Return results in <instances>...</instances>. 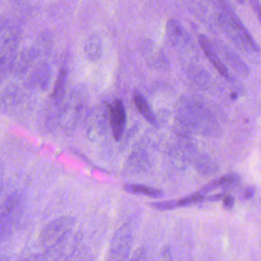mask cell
<instances>
[{
  "label": "cell",
  "instance_id": "5b68a950",
  "mask_svg": "<svg viewBox=\"0 0 261 261\" xmlns=\"http://www.w3.org/2000/svg\"><path fill=\"white\" fill-rule=\"evenodd\" d=\"M133 243V231L130 224H125L115 233L110 242L107 261H127Z\"/></svg>",
  "mask_w": 261,
  "mask_h": 261
},
{
  "label": "cell",
  "instance_id": "f546056e",
  "mask_svg": "<svg viewBox=\"0 0 261 261\" xmlns=\"http://www.w3.org/2000/svg\"><path fill=\"white\" fill-rule=\"evenodd\" d=\"M237 2L239 4L243 5L245 4V0H237Z\"/></svg>",
  "mask_w": 261,
  "mask_h": 261
},
{
  "label": "cell",
  "instance_id": "4fadbf2b",
  "mask_svg": "<svg viewBox=\"0 0 261 261\" xmlns=\"http://www.w3.org/2000/svg\"><path fill=\"white\" fill-rule=\"evenodd\" d=\"M52 78L50 66L46 62H41L35 67L31 76V85L40 90L45 91L49 87Z\"/></svg>",
  "mask_w": 261,
  "mask_h": 261
},
{
  "label": "cell",
  "instance_id": "7a4b0ae2",
  "mask_svg": "<svg viewBox=\"0 0 261 261\" xmlns=\"http://www.w3.org/2000/svg\"><path fill=\"white\" fill-rule=\"evenodd\" d=\"M176 119L192 133L217 135L219 124L214 115L202 102L183 97L177 104Z\"/></svg>",
  "mask_w": 261,
  "mask_h": 261
},
{
  "label": "cell",
  "instance_id": "7c38bea8",
  "mask_svg": "<svg viewBox=\"0 0 261 261\" xmlns=\"http://www.w3.org/2000/svg\"><path fill=\"white\" fill-rule=\"evenodd\" d=\"M199 44L208 61L214 66L218 72L225 79L231 80V75L228 68L215 49L211 40L205 35H201L199 37Z\"/></svg>",
  "mask_w": 261,
  "mask_h": 261
},
{
  "label": "cell",
  "instance_id": "44dd1931",
  "mask_svg": "<svg viewBox=\"0 0 261 261\" xmlns=\"http://www.w3.org/2000/svg\"><path fill=\"white\" fill-rule=\"evenodd\" d=\"M218 181H219V187L224 189H230L234 186H237L240 182L241 177L236 173H231L219 178Z\"/></svg>",
  "mask_w": 261,
  "mask_h": 261
},
{
  "label": "cell",
  "instance_id": "ac0fdd59",
  "mask_svg": "<svg viewBox=\"0 0 261 261\" xmlns=\"http://www.w3.org/2000/svg\"><path fill=\"white\" fill-rule=\"evenodd\" d=\"M124 188L127 193L148 196L154 199H158L164 196V193L162 190H158L154 187H148V186L141 185V184H127L124 185Z\"/></svg>",
  "mask_w": 261,
  "mask_h": 261
},
{
  "label": "cell",
  "instance_id": "8992f818",
  "mask_svg": "<svg viewBox=\"0 0 261 261\" xmlns=\"http://www.w3.org/2000/svg\"><path fill=\"white\" fill-rule=\"evenodd\" d=\"M75 219L70 216H62L48 224L39 236L44 246H53L61 240L73 228Z\"/></svg>",
  "mask_w": 261,
  "mask_h": 261
},
{
  "label": "cell",
  "instance_id": "ffe728a7",
  "mask_svg": "<svg viewBox=\"0 0 261 261\" xmlns=\"http://www.w3.org/2000/svg\"><path fill=\"white\" fill-rule=\"evenodd\" d=\"M52 43V35L50 32H43L37 40L33 47L35 55H40L47 51Z\"/></svg>",
  "mask_w": 261,
  "mask_h": 261
},
{
  "label": "cell",
  "instance_id": "83f0119b",
  "mask_svg": "<svg viewBox=\"0 0 261 261\" xmlns=\"http://www.w3.org/2000/svg\"><path fill=\"white\" fill-rule=\"evenodd\" d=\"M255 194V188L254 187H247L245 191V197L247 199H251Z\"/></svg>",
  "mask_w": 261,
  "mask_h": 261
},
{
  "label": "cell",
  "instance_id": "3957f363",
  "mask_svg": "<svg viewBox=\"0 0 261 261\" xmlns=\"http://www.w3.org/2000/svg\"><path fill=\"white\" fill-rule=\"evenodd\" d=\"M87 103V93L84 87H75L69 96L61 114V122L64 129H75L79 119L84 114Z\"/></svg>",
  "mask_w": 261,
  "mask_h": 261
},
{
  "label": "cell",
  "instance_id": "ba28073f",
  "mask_svg": "<svg viewBox=\"0 0 261 261\" xmlns=\"http://www.w3.org/2000/svg\"><path fill=\"white\" fill-rule=\"evenodd\" d=\"M211 42L222 60L223 59L224 61L229 64L241 76L245 77L249 76V67L243 59L238 55L237 52L234 51L228 44L221 40H214Z\"/></svg>",
  "mask_w": 261,
  "mask_h": 261
},
{
  "label": "cell",
  "instance_id": "d4e9b609",
  "mask_svg": "<svg viewBox=\"0 0 261 261\" xmlns=\"http://www.w3.org/2000/svg\"><path fill=\"white\" fill-rule=\"evenodd\" d=\"M160 261H173L171 249L168 245H164L161 250Z\"/></svg>",
  "mask_w": 261,
  "mask_h": 261
},
{
  "label": "cell",
  "instance_id": "e0dca14e",
  "mask_svg": "<svg viewBox=\"0 0 261 261\" xmlns=\"http://www.w3.org/2000/svg\"><path fill=\"white\" fill-rule=\"evenodd\" d=\"M103 45L98 35H91L84 46V54L87 59L92 62L98 61L102 55Z\"/></svg>",
  "mask_w": 261,
  "mask_h": 261
},
{
  "label": "cell",
  "instance_id": "277c9868",
  "mask_svg": "<svg viewBox=\"0 0 261 261\" xmlns=\"http://www.w3.org/2000/svg\"><path fill=\"white\" fill-rule=\"evenodd\" d=\"M110 128L109 105L101 103L96 106L87 118V135L91 141H98L107 135Z\"/></svg>",
  "mask_w": 261,
  "mask_h": 261
},
{
  "label": "cell",
  "instance_id": "8fae6325",
  "mask_svg": "<svg viewBox=\"0 0 261 261\" xmlns=\"http://www.w3.org/2000/svg\"><path fill=\"white\" fill-rule=\"evenodd\" d=\"M19 207V199L15 194L7 197L2 205L1 232L3 239L10 232L18 216Z\"/></svg>",
  "mask_w": 261,
  "mask_h": 261
},
{
  "label": "cell",
  "instance_id": "d6986e66",
  "mask_svg": "<svg viewBox=\"0 0 261 261\" xmlns=\"http://www.w3.org/2000/svg\"><path fill=\"white\" fill-rule=\"evenodd\" d=\"M149 161H150L147 152L139 148L130 156L128 166L133 170H140L148 167Z\"/></svg>",
  "mask_w": 261,
  "mask_h": 261
},
{
  "label": "cell",
  "instance_id": "4316f807",
  "mask_svg": "<svg viewBox=\"0 0 261 261\" xmlns=\"http://www.w3.org/2000/svg\"><path fill=\"white\" fill-rule=\"evenodd\" d=\"M226 194L225 193H219V194L213 195V196H208V197H205V200L207 201H212V202H216V201L223 200Z\"/></svg>",
  "mask_w": 261,
  "mask_h": 261
},
{
  "label": "cell",
  "instance_id": "9c48e42d",
  "mask_svg": "<svg viewBox=\"0 0 261 261\" xmlns=\"http://www.w3.org/2000/svg\"><path fill=\"white\" fill-rule=\"evenodd\" d=\"M144 59L150 67L159 70H167L170 67V61L164 50L150 40H146L142 44Z\"/></svg>",
  "mask_w": 261,
  "mask_h": 261
},
{
  "label": "cell",
  "instance_id": "603a6c76",
  "mask_svg": "<svg viewBox=\"0 0 261 261\" xmlns=\"http://www.w3.org/2000/svg\"><path fill=\"white\" fill-rule=\"evenodd\" d=\"M150 206L155 210L159 211H168L177 208L176 200L162 201V202H155L150 203Z\"/></svg>",
  "mask_w": 261,
  "mask_h": 261
},
{
  "label": "cell",
  "instance_id": "484cf974",
  "mask_svg": "<svg viewBox=\"0 0 261 261\" xmlns=\"http://www.w3.org/2000/svg\"><path fill=\"white\" fill-rule=\"evenodd\" d=\"M234 202L235 200L231 195H226L223 199V205L227 210L232 208L234 207Z\"/></svg>",
  "mask_w": 261,
  "mask_h": 261
},
{
  "label": "cell",
  "instance_id": "f1b7e54d",
  "mask_svg": "<svg viewBox=\"0 0 261 261\" xmlns=\"http://www.w3.org/2000/svg\"><path fill=\"white\" fill-rule=\"evenodd\" d=\"M237 97H238V96H237V94H236V93H233V94L231 95V99H234H234H237Z\"/></svg>",
  "mask_w": 261,
  "mask_h": 261
},
{
  "label": "cell",
  "instance_id": "52a82bcc",
  "mask_svg": "<svg viewBox=\"0 0 261 261\" xmlns=\"http://www.w3.org/2000/svg\"><path fill=\"white\" fill-rule=\"evenodd\" d=\"M170 44L179 51L194 53L196 45L191 35L183 25L176 19L169 20L165 27Z\"/></svg>",
  "mask_w": 261,
  "mask_h": 261
},
{
  "label": "cell",
  "instance_id": "cb8c5ba5",
  "mask_svg": "<svg viewBox=\"0 0 261 261\" xmlns=\"http://www.w3.org/2000/svg\"><path fill=\"white\" fill-rule=\"evenodd\" d=\"M248 2H249L251 7L252 8L253 11H254V14L257 16L261 25V4L260 0H248Z\"/></svg>",
  "mask_w": 261,
  "mask_h": 261
},
{
  "label": "cell",
  "instance_id": "7402d4cb",
  "mask_svg": "<svg viewBox=\"0 0 261 261\" xmlns=\"http://www.w3.org/2000/svg\"><path fill=\"white\" fill-rule=\"evenodd\" d=\"M205 198L203 195L200 194L199 193H196L186 196V197L177 199L176 200V204H177L178 208L188 206V205H193V204L202 202V201L205 200Z\"/></svg>",
  "mask_w": 261,
  "mask_h": 261
},
{
  "label": "cell",
  "instance_id": "6da1fadb",
  "mask_svg": "<svg viewBox=\"0 0 261 261\" xmlns=\"http://www.w3.org/2000/svg\"><path fill=\"white\" fill-rule=\"evenodd\" d=\"M217 17L219 27L239 51L252 59L260 55V47L231 6L221 2Z\"/></svg>",
  "mask_w": 261,
  "mask_h": 261
},
{
  "label": "cell",
  "instance_id": "5bb4252c",
  "mask_svg": "<svg viewBox=\"0 0 261 261\" xmlns=\"http://www.w3.org/2000/svg\"><path fill=\"white\" fill-rule=\"evenodd\" d=\"M133 102H134L139 113L142 115L143 117L147 122H150L151 125H155V126H157L159 125L157 117L155 115L148 100L138 90H135L134 93H133Z\"/></svg>",
  "mask_w": 261,
  "mask_h": 261
},
{
  "label": "cell",
  "instance_id": "2e32d148",
  "mask_svg": "<svg viewBox=\"0 0 261 261\" xmlns=\"http://www.w3.org/2000/svg\"><path fill=\"white\" fill-rule=\"evenodd\" d=\"M195 167L199 173L204 175L215 174L218 171V166L209 156L205 154H198L195 152L193 161Z\"/></svg>",
  "mask_w": 261,
  "mask_h": 261
},
{
  "label": "cell",
  "instance_id": "30bf717a",
  "mask_svg": "<svg viewBox=\"0 0 261 261\" xmlns=\"http://www.w3.org/2000/svg\"><path fill=\"white\" fill-rule=\"evenodd\" d=\"M110 130L115 141H121L124 135L127 123V113L124 102L121 99H115L109 105Z\"/></svg>",
  "mask_w": 261,
  "mask_h": 261
},
{
  "label": "cell",
  "instance_id": "9a60e30c",
  "mask_svg": "<svg viewBox=\"0 0 261 261\" xmlns=\"http://www.w3.org/2000/svg\"><path fill=\"white\" fill-rule=\"evenodd\" d=\"M67 68L63 66L60 68L57 76L56 82L54 86L52 93V102L55 105L60 106L65 96L66 87L67 81Z\"/></svg>",
  "mask_w": 261,
  "mask_h": 261
}]
</instances>
